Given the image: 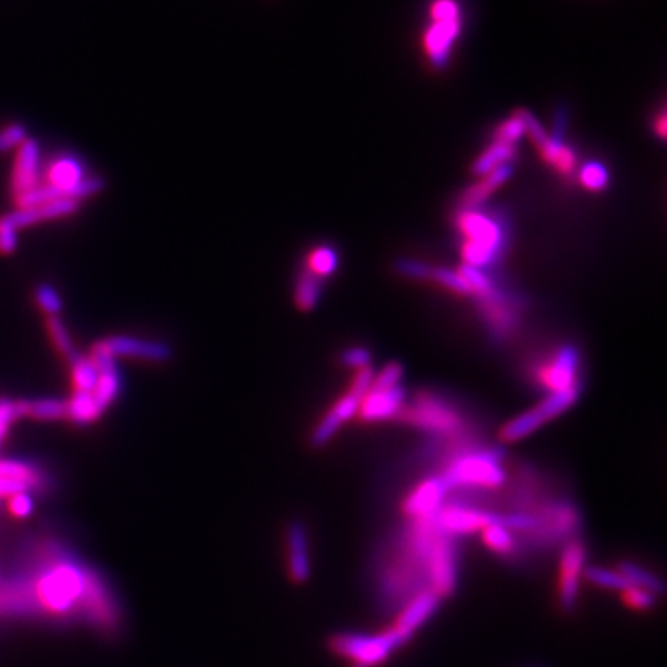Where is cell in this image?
Returning <instances> with one entry per match:
<instances>
[{
  "instance_id": "6da1fadb",
  "label": "cell",
  "mask_w": 667,
  "mask_h": 667,
  "mask_svg": "<svg viewBox=\"0 0 667 667\" xmlns=\"http://www.w3.org/2000/svg\"><path fill=\"white\" fill-rule=\"evenodd\" d=\"M8 616L41 614L63 623H88L115 632L121 617L104 580L56 543L41 542L26 554L17 579L6 582Z\"/></svg>"
},
{
  "instance_id": "7a4b0ae2",
  "label": "cell",
  "mask_w": 667,
  "mask_h": 667,
  "mask_svg": "<svg viewBox=\"0 0 667 667\" xmlns=\"http://www.w3.org/2000/svg\"><path fill=\"white\" fill-rule=\"evenodd\" d=\"M458 228L466 236L462 245L464 265L482 271V267H490L501 258L506 245L503 223L477 208H464L458 217Z\"/></svg>"
},
{
  "instance_id": "3957f363",
  "label": "cell",
  "mask_w": 667,
  "mask_h": 667,
  "mask_svg": "<svg viewBox=\"0 0 667 667\" xmlns=\"http://www.w3.org/2000/svg\"><path fill=\"white\" fill-rule=\"evenodd\" d=\"M503 453L477 451L458 456L440 480L447 491L454 488H499L504 482Z\"/></svg>"
},
{
  "instance_id": "277c9868",
  "label": "cell",
  "mask_w": 667,
  "mask_h": 667,
  "mask_svg": "<svg viewBox=\"0 0 667 667\" xmlns=\"http://www.w3.org/2000/svg\"><path fill=\"white\" fill-rule=\"evenodd\" d=\"M403 643L401 636L390 629L377 636L343 634L334 638L330 647L334 653L349 658L353 662V667H375L382 664Z\"/></svg>"
},
{
  "instance_id": "5b68a950",
  "label": "cell",
  "mask_w": 667,
  "mask_h": 667,
  "mask_svg": "<svg viewBox=\"0 0 667 667\" xmlns=\"http://www.w3.org/2000/svg\"><path fill=\"white\" fill-rule=\"evenodd\" d=\"M579 393L580 384H575L567 390L551 391V395L543 403L538 404L536 408H532L529 412L512 419L510 423H506L501 430V440L506 441V443H514V441L527 438L532 432H536L538 428L543 427L547 421H551L554 417L560 416V414L569 410L573 404L577 403Z\"/></svg>"
},
{
  "instance_id": "8992f818",
  "label": "cell",
  "mask_w": 667,
  "mask_h": 667,
  "mask_svg": "<svg viewBox=\"0 0 667 667\" xmlns=\"http://www.w3.org/2000/svg\"><path fill=\"white\" fill-rule=\"evenodd\" d=\"M399 416L428 432L458 434L462 430V419L456 416L447 404L430 395L419 397L414 406H410L406 412H399Z\"/></svg>"
},
{
  "instance_id": "52a82bcc",
  "label": "cell",
  "mask_w": 667,
  "mask_h": 667,
  "mask_svg": "<svg viewBox=\"0 0 667 667\" xmlns=\"http://www.w3.org/2000/svg\"><path fill=\"white\" fill-rule=\"evenodd\" d=\"M101 349L112 356H128V358H138L152 364H165L173 358V347L167 345L165 341L143 340V338H134V336H110L97 343Z\"/></svg>"
},
{
  "instance_id": "ba28073f",
  "label": "cell",
  "mask_w": 667,
  "mask_h": 667,
  "mask_svg": "<svg viewBox=\"0 0 667 667\" xmlns=\"http://www.w3.org/2000/svg\"><path fill=\"white\" fill-rule=\"evenodd\" d=\"M586 562V549L579 540L567 542L560 560V580H558V599L564 612H571L579 599L580 573Z\"/></svg>"
},
{
  "instance_id": "9c48e42d",
  "label": "cell",
  "mask_w": 667,
  "mask_h": 667,
  "mask_svg": "<svg viewBox=\"0 0 667 667\" xmlns=\"http://www.w3.org/2000/svg\"><path fill=\"white\" fill-rule=\"evenodd\" d=\"M80 202L73 199H58V201L45 202L32 208H17L10 214L2 215L0 223L6 227L13 228L19 232L21 228L38 225L41 221H51V219H62L78 212Z\"/></svg>"
},
{
  "instance_id": "30bf717a",
  "label": "cell",
  "mask_w": 667,
  "mask_h": 667,
  "mask_svg": "<svg viewBox=\"0 0 667 667\" xmlns=\"http://www.w3.org/2000/svg\"><path fill=\"white\" fill-rule=\"evenodd\" d=\"M460 30H462L460 17L434 19V23L428 28L427 36H425V49H427L430 63L436 69H443L449 62L454 41L460 38Z\"/></svg>"
},
{
  "instance_id": "8fae6325",
  "label": "cell",
  "mask_w": 667,
  "mask_h": 667,
  "mask_svg": "<svg viewBox=\"0 0 667 667\" xmlns=\"http://www.w3.org/2000/svg\"><path fill=\"white\" fill-rule=\"evenodd\" d=\"M438 603H440V597L430 590L417 593L416 597H412L408 605L404 606L401 616L391 629L401 636L404 643L408 642L428 617L436 612Z\"/></svg>"
},
{
  "instance_id": "7c38bea8",
  "label": "cell",
  "mask_w": 667,
  "mask_h": 667,
  "mask_svg": "<svg viewBox=\"0 0 667 667\" xmlns=\"http://www.w3.org/2000/svg\"><path fill=\"white\" fill-rule=\"evenodd\" d=\"M577 369H579V353L573 347H564L554 356L551 364L543 365L540 380L543 386L551 388V391L567 390L579 384Z\"/></svg>"
},
{
  "instance_id": "4fadbf2b",
  "label": "cell",
  "mask_w": 667,
  "mask_h": 667,
  "mask_svg": "<svg viewBox=\"0 0 667 667\" xmlns=\"http://www.w3.org/2000/svg\"><path fill=\"white\" fill-rule=\"evenodd\" d=\"M39 160H41V149L36 139L28 138L25 143L17 149L15 156V167H13V191L17 195H23L26 191L38 188Z\"/></svg>"
},
{
  "instance_id": "5bb4252c",
  "label": "cell",
  "mask_w": 667,
  "mask_h": 667,
  "mask_svg": "<svg viewBox=\"0 0 667 667\" xmlns=\"http://www.w3.org/2000/svg\"><path fill=\"white\" fill-rule=\"evenodd\" d=\"M404 403V390L393 386L388 390H369L360 403V416L364 421H382L399 416Z\"/></svg>"
},
{
  "instance_id": "9a60e30c",
  "label": "cell",
  "mask_w": 667,
  "mask_h": 667,
  "mask_svg": "<svg viewBox=\"0 0 667 667\" xmlns=\"http://www.w3.org/2000/svg\"><path fill=\"white\" fill-rule=\"evenodd\" d=\"M445 497H447V488L443 486L440 477L438 479L425 480L406 499V503L403 506L404 514L412 517V519L434 516L440 510L441 506L445 504Z\"/></svg>"
},
{
  "instance_id": "2e32d148",
  "label": "cell",
  "mask_w": 667,
  "mask_h": 667,
  "mask_svg": "<svg viewBox=\"0 0 667 667\" xmlns=\"http://www.w3.org/2000/svg\"><path fill=\"white\" fill-rule=\"evenodd\" d=\"M360 403H362V399L349 391L341 401L334 404L332 410L328 412L327 416L323 417V421L314 430L312 443L315 447H323L325 443L332 440V436L338 432V428L358 412Z\"/></svg>"
},
{
  "instance_id": "e0dca14e",
  "label": "cell",
  "mask_w": 667,
  "mask_h": 667,
  "mask_svg": "<svg viewBox=\"0 0 667 667\" xmlns=\"http://www.w3.org/2000/svg\"><path fill=\"white\" fill-rule=\"evenodd\" d=\"M288 560L290 575L293 582H306L310 577V553L308 538L301 523H293L288 529Z\"/></svg>"
},
{
  "instance_id": "ac0fdd59",
  "label": "cell",
  "mask_w": 667,
  "mask_h": 667,
  "mask_svg": "<svg viewBox=\"0 0 667 667\" xmlns=\"http://www.w3.org/2000/svg\"><path fill=\"white\" fill-rule=\"evenodd\" d=\"M510 177H512V165L510 164H504L501 167H497V169H493L491 173L484 175L479 184H475V186L467 189L466 193H464V199H462L464 206L471 208V210L477 208L482 202L488 201L491 193L495 189L501 188L504 182Z\"/></svg>"
},
{
  "instance_id": "d6986e66",
  "label": "cell",
  "mask_w": 667,
  "mask_h": 667,
  "mask_svg": "<svg viewBox=\"0 0 667 667\" xmlns=\"http://www.w3.org/2000/svg\"><path fill=\"white\" fill-rule=\"evenodd\" d=\"M84 178V171H82V165L78 164V160L75 158H60L58 162H54V165L49 171V180H51V186H56V188L62 189L67 195V199H71V189L75 188L76 184Z\"/></svg>"
},
{
  "instance_id": "ffe728a7",
  "label": "cell",
  "mask_w": 667,
  "mask_h": 667,
  "mask_svg": "<svg viewBox=\"0 0 667 667\" xmlns=\"http://www.w3.org/2000/svg\"><path fill=\"white\" fill-rule=\"evenodd\" d=\"M514 158H516V145H506V143L495 141L488 151L480 154L471 171L477 177H484V175L491 173L493 169H497L504 164H510Z\"/></svg>"
},
{
  "instance_id": "44dd1931",
  "label": "cell",
  "mask_w": 667,
  "mask_h": 667,
  "mask_svg": "<svg viewBox=\"0 0 667 667\" xmlns=\"http://www.w3.org/2000/svg\"><path fill=\"white\" fill-rule=\"evenodd\" d=\"M101 408L95 403L93 393L75 391V395L67 401V417L76 425H88L101 417Z\"/></svg>"
},
{
  "instance_id": "7402d4cb",
  "label": "cell",
  "mask_w": 667,
  "mask_h": 667,
  "mask_svg": "<svg viewBox=\"0 0 667 667\" xmlns=\"http://www.w3.org/2000/svg\"><path fill=\"white\" fill-rule=\"evenodd\" d=\"M482 540L488 545V549L501 556L517 553L516 536L506 529L501 521H493L486 529H482Z\"/></svg>"
},
{
  "instance_id": "603a6c76",
  "label": "cell",
  "mask_w": 667,
  "mask_h": 667,
  "mask_svg": "<svg viewBox=\"0 0 667 667\" xmlns=\"http://www.w3.org/2000/svg\"><path fill=\"white\" fill-rule=\"evenodd\" d=\"M69 362H71V369H73V382H75L76 391L93 393L97 382H99V371H97L95 364L91 362V358L76 353L75 356L69 358Z\"/></svg>"
},
{
  "instance_id": "cb8c5ba5",
  "label": "cell",
  "mask_w": 667,
  "mask_h": 667,
  "mask_svg": "<svg viewBox=\"0 0 667 667\" xmlns=\"http://www.w3.org/2000/svg\"><path fill=\"white\" fill-rule=\"evenodd\" d=\"M321 295V278L315 277L310 271H304L303 275L299 277L297 282V290H295V303L297 306L308 312L315 308V304L319 301Z\"/></svg>"
},
{
  "instance_id": "d4e9b609",
  "label": "cell",
  "mask_w": 667,
  "mask_h": 667,
  "mask_svg": "<svg viewBox=\"0 0 667 667\" xmlns=\"http://www.w3.org/2000/svg\"><path fill=\"white\" fill-rule=\"evenodd\" d=\"M619 573L625 577V580L629 582L630 588H642V590H647L651 593H662L664 586L662 582L656 579L655 575L647 573L645 569H642L636 564H630V562H625L619 567Z\"/></svg>"
},
{
  "instance_id": "484cf974",
  "label": "cell",
  "mask_w": 667,
  "mask_h": 667,
  "mask_svg": "<svg viewBox=\"0 0 667 667\" xmlns=\"http://www.w3.org/2000/svg\"><path fill=\"white\" fill-rule=\"evenodd\" d=\"M26 416L34 417L39 421H56L67 417V401L60 399H38V401H28V410Z\"/></svg>"
},
{
  "instance_id": "4316f807",
  "label": "cell",
  "mask_w": 667,
  "mask_h": 667,
  "mask_svg": "<svg viewBox=\"0 0 667 667\" xmlns=\"http://www.w3.org/2000/svg\"><path fill=\"white\" fill-rule=\"evenodd\" d=\"M47 328H49V334H51L52 341H54V347H56L67 360L78 353V351H76L75 341L71 338V332H69V328L65 327V323H63V319L60 315H52V317H49V319H47Z\"/></svg>"
},
{
  "instance_id": "83f0119b",
  "label": "cell",
  "mask_w": 667,
  "mask_h": 667,
  "mask_svg": "<svg viewBox=\"0 0 667 667\" xmlns=\"http://www.w3.org/2000/svg\"><path fill=\"white\" fill-rule=\"evenodd\" d=\"M336 267H338V254L330 247H319L308 258V271L317 278L332 275Z\"/></svg>"
},
{
  "instance_id": "f1b7e54d",
  "label": "cell",
  "mask_w": 667,
  "mask_h": 667,
  "mask_svg": "<svg viewBox=\"0 0 667 667\" xmlns=\"http://www.w3.org/2000/svg\"><path fill=\"white\" fill-rule=\"evenodd\" d=\"M586 579L592 580L593 584H597L599 588H606V590H614V592H625L629 590L630 584L625 580V577L619 571H608L603 567H592L586 571Z\"/></svg>"
},
{
  "instance_id": "f546056e",
  "label": "cell",
  "mask_w": 667,
  "mask_h": 667,
  "mask_svg": "<svg viewBox=\"0 0 667 667\" xmlns=\"http://www.w3.org/2000/svg\"><path fill=\"white\" fill-rule=\"evenodd\" d=\"M430 278L434 282H438L441 286H445L447 290L454 291L458 295H471V290L467 286L466 280L464 277L458 273V271H451V269H445V267H438V269H430Z\"/></svg>"
},
{
  "instance_id": "4dcf8cb0",
  "label": "cell",
  "mask_w": 667,
  "mask_h": 667,
  "mask_svg": "<svg viewBox=\"0 0 667 667\" xmlns=\"http://www.w3.org/2000/svg\"><path fill=\"white\" fill-rule=\"evenodd\" d=\"M580 182L584 188L590 191H603L608 186V171L603 164L599 162H590L582 167L580 171Z\"/></svg>"
},
{
  "instance_id": "1f68e13d",
  "label": "cell",
  "mask_w": 667,
  "mask_h": 667,
  "mask_svg": "<svg viewBox=\"0 0 667 667\" xmlns=\"http://www.w3.org/2000/svg\"><path fill=\"white\" fill-rule=\"evenodd\" d=\"M36 303L45 314L52 317V315H60L63 310V301L60 293L52 288L51 284H39L36 288Z\"/></svg>"
},
{
  "instance_id": "d6a6232c",
  "label": "cell",
  "mask_w": 667,
  "mask_h": 667,
  "mask_svg": "<svg viewBox=\"0 0 667 667\" xmlns=\"http://www.w3.org/2000/svg\"><path fill=\"white\" fill-rule=\"evenodd\" d=\"M525 134V125L521 121L519 114H514L508 121H504L503 125L497 128L495 132V139L499 143H506V145H516L519 138Z\"/></svg>"
},
{
  "instance_id": "836d02e7",
  "label": "cell",
  "mask_w": 667,
  "mask_h": 667,
  "mask_svg": "<svg viewBox=\"0 0 667 667\" xmlns=\"http://www.w3.org/2000/svg\"><path fill=\"white\" fill-rule=\"evenodd\" d=\"M26 139H28V132H26L25 126L17 125V123L8 125L0 130V152L19 149Z\"/></svg>"
},
{
  "instance_id": "e575fe53",
  "label": "cell",
  "mask_w": 667,
  "mask_h": 667,
  "mask_svg": "<svg viewBox=\"0 0 667 667\" xmlns=\"http://www.w3.org/2000/svg\"><path fill=\"white\" fill-rule=\"evenodd\" d=\"M8 512L10 516L15 519H26L32 514L34 510V501L30 497V493H15L12 497H8Z\"/></svg>"
},
{
  "instance_id": "d590c367",
  "label": "cell",
  "mask_w": 667,
  "mask_h": 667,
  "mask_svg": "<svg viewBox=\"0 0 667 667\" xmlns=\"http://www.w3.org/2000/svg\"><path fill=\"white\" fill-rule=\"evenodd\" d=\"M623 599L630 608L636 610H649L655 606V593L647 592L642 588H629L623 592Z\"/></svg>"
},
{
  "instance_id": "8d00e7d4",
  "label": "cell",
  "mask_w": 667,
  "mask_h": 667,
  "mask_svg": "<svg viewBox=\"0 0 667 667\" xmlns=\"http://www.w3.org/2000/svg\"><path fill=\"white\" fill-rule=\"evenodd\" d=\"M403 377V367L399 364H390L384 367V371L378 375L377 380H373V390H388L393 386H399Z\"/></svg>"
},
{
  "instance_id": "74e56055",
  "label": "cell",
  "mask_w": 667,
  "mask_h": 667,
  "mask_svg": "<svg viewBox=\"0 0 667 667\" xmlns=\"http://www.w3.org/2000/svg\"><path fill=\"white\" fill-rule=\"evenodd\" d=\"M373 380H375V375H373V369L369 365L364 369H358V375L354 378L353 386L349 391L358 395L360 399H364L365 395L371 390V386H373Z\"/></svg>"
},
{
  "instance_id": "f35d334b",
  "label": "cell",
  "mask_w": 667,
  "mask_h": 667,
  "mask_svg": "<svg viewBox=\"0 0 667 667\" xmlns=\"http://www.w3.org/2000/svg\"><path fill=\"white\" fill-rule=\"evenodd\" d=\"M15 419H17V414H15V401H10V399H0V443L4 440L8 428H10V425H12Z\"/></svg>"
},
{
  "instance_id": "ab89813d",
  "label": "cell",
  "mask_w": 667,
  "mask_h": 667,
  "mask_svg": "<svg viewBox=\"0 0 667 667\" xmlns=\"http://www.w3.org/2000/svg\"><path fill=\"white\" fill-rule=\"evenodd\" d=\"M399 271L406 277L417 278V280H428L430 278V267L419 264V262H412V260H403L399 264Z\"/></svg>"
},
{
  "instance_id": "60d3db41",
  "label": "cell",
  "mask_w": 667,
  "mask_h": 667,
  "mask_svg": "<svg viewBox=\"0 0 667 667\" xmlns=\"http://www.w3.org/2000/svg\"><path fill=\"white\" fill-rule=\"evenodd\" d=\"M343 364L354 367V369H364L369 364V353L365 349H349L343 353Z\"/></svg>"
},
{
  "instance_id": "b9f144b4",
  "label": "cell",
  "mask_w": 667,
  "mask_h": 667,
  "mask_svg": "<svg viewBox=\"0 0 667 667\" xmlns=\"http://www.w3.org/2000/svg\"><path fill=\"white\" fill-rule=\"evenodd\" d=\"M17 232L13 228L6 227L0 223V252L2 254H12L17 249Z\"/></svg>"
},
{
  "instance_id": "7bdbcfd3",
  "label": "cell",
  "mask_w": 667,
  "mask_h": 667,
  "mask_svg": "<svg viewBox=\"0 0 667 667\" xmlns=\"http://www.w3.org/2000/svg\"><path fill=\"white\" fill-rule=\"evenodd\" d=\"M656 130H658V136L664 139L666 138V114L658 115V123H656Z\"/></svg>"
}]
</instances>
